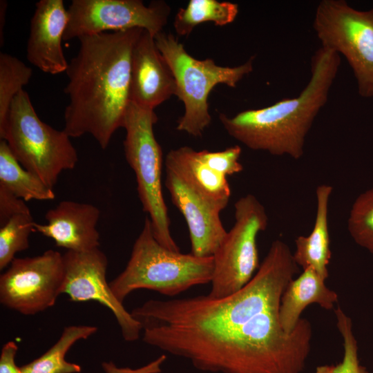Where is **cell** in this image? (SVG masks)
Returning <instances> with one entry per match:
<instances>
[{"label": "cell", "mask_w": 373, "mask_h": 373, "mask_svg": "<svg viewBox=\"0 0 373 373\" xmlns=\"http://www.w3.org/2000/svg\"><path fill=\"white\" fill-rule=\"evenodd\" d=\"M30 211L25 201L0 186V226L17 213Z\"/></svg>", "instance_id": "83f0119b"}, {"label": "cell", "mask_w": 373, "mask_h": 373, "mask_svg": "<svg viewBox=\"0 0 373 373\" xmlns=\"http://www.w3.org/2000/svg\"><path fill=\"white\" fill-rule=\"evenodd\" d=\"M166 173L165 186L188 226L191 253L198 257L213 256L227 233L220 216L223 209L172 173Z\"/></svg>", "instance_id": "4fadbf2b"}, {"label": "cell", "mask_w": 373, "mask_h": 373, "mask_svg": "<svg viewBox=\"0 0 373 373\" xmlns=\"http://www.w3.org/2000/svg\"><path fill=\"white\" fill-rule=\"evenodd\" d=\"M99 209L89 203L61 201L49 209L46 223H34V231L52 239L68 251L86 252L99 248Z\"/></svg>", "instance_id": "2e32d148"}, {"label": "cell", "mask_w": 373, "mask_h": 373, "mask_svg": "<svg viewBox=\"0 0 373 373\" xmlns=\"http://www.w3.org/2000/svg\"><path fill=\"white\" fill-rule=\"evenodd\" d=\"M157 119L154 109L129 102L122 127L126 130L124 155L134 171L139 198L149 215L155 238L163 247L180 251L171 233L162 193V151L153 131Z\"/></svg>", "instance_id": "52a82bcc"}, {"label": "cell", "mask_w": 373, "mask_h": 373, "mask_svg": "<svg viewBox=\"0 0 373 373\" xmlns=\"http://www.w3.org/2000/svg\"><path fill=\"white\" fill-rule=\"evenodd\" d=\"M238 13V5L216 0H190L185 8H180L173 22L179 36H189L195 27L204 22L223 26L232 23Z\"/></svg>", "instance_id": "7402d4cb"}, {"label": "cell", "mask_w": 373, "mask_h": 373, "mask_svg": "<svg viewBox=\"0 0 373 373\" xmlns=\"http://www.w3.org/2000/svg\"><path fill=\"white\" fill-rule=\"evenodd\" d=\"M313 27L321 46L345 58L358 94L373 97V6L359 10L344 0H323L316 8Z\"/></svg>", "instance_id": "ba28073f"}, {"label": "cell", "mask_w": 373, "mask_h": 373, "mask_svg": "<svg viewBox=\"0 0 373 373\" xmlns=\"http://www.w3.org/2000/svg\"><path fill=\"white\" fill-rule=\"evenodd\" d=\"M68 21L62 0H40L30 20L27 42L28 61L45 73L66 72L68 62L61 42Z\"/></svg>", "instance_id": "9a60e30c"}, {"label": "cell", "mask_w": 373, "mask_h": 373, "mask_svg": "<svg viewBox=\"0 0 373 373\" xmlns=\"http://www.w3.org/2000/svg\"><path fill=\"white\" fill-rule=\"evenodd\" d=\"M173 73L158 50L154 37L142 30L133 48L130 102L154 109L175 95Z\"/></svg>", "instance_id": "5bb4252c"}, {"label": "cell", "mask_w": 373, "mask_h": 373, "mask_svg": "<svg viewBox=\"0 0 373 373\" xmlns=\"http://www.w3.org/2000/svg\"><path fill=\"white\" fill-rule=\"evenodd\" d=\"M166 171L171 172L209 201L226 208L231 195L227 177L213 169L201 151L184 146L168 152Z\"/></svg>", "instance_id": "e0dca14e"}, {"label": "cell", "mask_w": 373, "mask_h": 373, "mask_svg": "<svg viewBox=\"0 0 373 373\" xmlns=\"http://www.w3.org/2000/svg\"><path fill=\"white\" fill-rule=\"evenodd\" d=\"M347 229L357 245L373 254V188L355 199L347 218Z\"/></svg>", "instance_id": "d4e9b609"}, {"label": "cell", "mask_w": 373, "mask_h": 373, "mask_svg": "<svg viewBox=\"0 0 373 373\" xmlns=\"http://www.w3.org/2000/svg\"><path fill=\"white\" fill-rule=\"evenodd\" d=\"M234 224L213 255L211 289L214 298L226 297L247 285L260 267L256 239L268 225L265 207L252 194L234 204Z\"/></svg>", "instance_id": "9c48e42d"}, {"label": "cell", "mask_w": 373, "mask_h": 373, "mask_svg": "<svg viewBox=\"0 0 373 373\" xmlns=\"http://www.w3.org/2000/svg\"><path fill=\"white\" fill-rule=\"evenodd\" d=\"M93 325H69L64 327L57 341L41 356L21 367L22 373H79L81 367L66 360L70 347L78 341L96 333Z\"/></svg>", "instance_id": "44dd1931"}, {"label": "cell", "mask_w": 373, "mask_h": 373, "mask_svg": "<svg viewBox=\"0 0 373 373\" xmlns=\"http://www.w3.org/2000/svg\"><path fill=\"white\" fill-rule=\"evenodd\" d=\"M143 29L79 37L77 55L66 70L68 97L64 131L70 137L91 135L102 149L123 127L130 102L133 48Z\"/></svg>", "instance_id": "7a4b0ae2"}, {"label": "cell", "mask_w": 373, "mask_h": 373, "mask_svg": "<svg viewBox=\"0 0 373 373\" xmlns=\"http://www.w3.org/2000/svg\"><path fill=\"white\" fill-rule=\"evenodd\" d=\"M30 211L17 213L0 226V269L10 265L18 252L29 247V237L34 231Z\"/></svg>", "instance_id": "cb8c5ba5"}, {"label": "cell", "mask_w": 373, "mask_h": 373, "mask_svg": "<svg viewBox=\"0 0 373 373\" xmlns=\"http://www.w3.org/2000/svg\"><path fill=\"white\" fill-rule=\"evenodd\" d=\"M0 186L24 201L55 199L53 189L23 168L6 140L0 141Z\"/></svg>", "instance_id": "ffe728a7"}, {"label": "cell", "mask_w": 373, "mask_h": 373, "mask_svg": "<svg viewBox=\"0 0 373 373\" xmlns=\"http://www.w3.org/2000/svg\"><path fill=\"white\" fill-rule=\"evenodd\" d=\"M340 64L337 52L321 46L311 59L309 81L298 96L233 117L220 113V121L231 137L250 149L298 160L313 122L327 103Z\"/></svg>", "instance_id": "3957f363"}, {"label": "cell", "mask_w": 373, "mask_h": 373, "mask_svg": "<svg viewBox=\"0 0 373 373\" xmlns=\"http://www.w3.org/2000/svg\"><path fill=\"white\" fill-rule=\"evenodd\" d=\"M333 188L329 184H321L316 189V211L314 227L307 236H300L295 240L293 254L298 266L303 269L312 267L321 277L326 280L329 276L328 265L332 253L328 225L329 202Z\"/></svg>", "instance_id": "d6986e66"}, {"label": "cell", "mask_w": 373, "mask_h": 373, "mask_svg": "<svg viewBox=\"0 0 373 373\" xmlns=\"http://www.w3.org/2000/svg\"><path fill=\"white\" fill-rule=\"evenodd\" d=\"M166 359V356L162 354L151 363L137 369L118 367L111 361L102 363V367L105 373H160Z\"/></svg>", "instance_id": "f1b7e54d"}, {"label": "cell", "mask_w": 373, "mask_h": 373, "mask_svg": "<svg viewBox=\"0 0 373 373\" xmlns=\"http://www.w3.org/2000/svg\"><path fill=\"white\" fill-rule=\"evenodd\" d=\"M298 271L289 246L274 240L242 289L220 298L200 295L149 300L132 316L143 341L212 373H280L293 341L280 323L283 294Z\"/></svg>", "instance_id": "6da1fadb"}, {"label": "cell", "mask_w": 373, "mask_h": 373, "mask_svg": "<svg viewBox=\"0 0 373 373\" xmlns=\"http://www.w3.org/2000/svg\"><path fill=\"white\" fill-rule=\"evenodd\" d=\"M242 149L235 145L220 151H201L205 162L215 171L225 176L233 175L243 170L240 162Z\"/></svg>", "instance_id": "4316f807"}, {"label": "cell", "mask_w": 373, "mask_h": 373, "mask_svg": "<svg viewBox=\"0 0 373 373\" xmlns=\"http://www.w3.org/2000/svg\"><path fill=\"white\" fill-rule=\"evenodd\" d=\"M32 75L31 68L10 54L0 53V133L3 132L10 105Z\"/></svg>", "instance_id": "603a6c76"}, {"label": "cell", "mask_w": 373, "mask_h": 373, "mask_svg": "<svg viewBox=\"0 0 373 373\" xmlns=\"http://www.w3.org/2000/svg\"><path fill=\"white\" fill-rule=\"evenodd\" d=\"M0 138L23 168L52 189L61 173L78 161L70 137L41 120L24 89L12 102Z\"/></svg>", "instance_id": "8992f818"}, {"label": "cell", "mask_w": 373, "mask_h": 373, "mask_svg": "<svg viewBox=\"0 0 373 373\" xmlns=\"http://www.w3.org/2000/svg\"><path fill=\"white\" fill-rule=\"evenodd\" d=\"M64 280L62 294L70 300H95L109 309L121 329L124 339L133 342L140 337L142 325L113 294L106 280L108 258L99 248L86 252L67 251L63 254Z\"/></svg>", "instance_id": "7c38bea8"}, {"label": "cell", "mask_w": 373, "mask_h": 373, "mask_svg": "<svg viewBox=\"0 0 373 373\" xmlns=\"http://www.w3.org/2000/svg\"><path fill=\"white\" fill-rule=\"evenodd\" d=\"M334 313L336 327L343 338L344 354L340 363L332 365L331 373H368L358 359L357 341L351 318L340 307L336 309Z\"/></svg>", "instance_id": "484cf974"}, {"label": "cell", "mask_w": 373, "mask_h": 373, "mask_svg": "<svg viewBox=\"0 0 373 373\" xmlns=\"http://www.w3.org/2000/svg\"><path fill=\"white\" fill-rule=\"evenodd\" d=\"M332 365L321 366L317 368L316 373H331Z\"/></svg>", "instance_id": "4dcf8cb0"}, {"label": "cell", "mask_w": 373, "mask_h": 373, "mask_svg": "<svg viewBox=\"0 0 373 373\" xmlns=\"http://www.w3.org/2000/svg\"><path fill=\"white\" fill-rule=\"evenodd\" d=\"M325 280L312 267L294 278L282 295L278 316L283 329L291 332L296 326L303 311L309 305L318 304L331 310L338 302V294L327 287Z\"/></svg>", "instance_id": "ac0fdd59"}, {"label": "cell", "mask_w": 373, "mask_h": 373, "mask_svg": "<svg viewBox=\"0 0 373 373\" xmlns=\"http://www.w3.org/2000/svg\"><path fill=\"white\" fill-rule=\"evenodd\" d=\"M213 270V256L182 254L160 245L146 216L126 267L109 284L122 303L129 294L140 289L173 296L193 286L211 283Z\"/></svg>", "instance_id": "277c9868"}, {"label": "cell", "mask_w": 373, "mask_h": 373, "mask_svg": "<svg viewBox=\"0 0 373 373\" xmlns=\"http://www.w3.org/2000/svg\"><path fill=\"white\" fill-rule=\"evenodd\" d=\"M18 346L14 341L5 343L0 355V373H22L21 367L15 363Z\"/></svg>", "instance_id": "f546056e"}, {"label": "cell", "mask_w": 373, "mask_h": 373, "mask_svg": "<svg viewBox=\"0 0 373 373\" xmlns=\"http://www.w3.org/2000/svg\"><path fill=\"white\" fill-rule=\"evenodd\" d=\"M170 10L164 1L146 6L141 0H73L64 41L133 28L145 30L155 37L163 31Z\"/></svg>", "instance_id": "30bf717a"}, {"label": "cell", "mask_w": 373, "mask_h": 373, "mask_svg": "<svg viewBox=\"0 0 373 373\" xmlns=\"http://www.w3.org/2000/svg\"><path fill=\"white\" fill-rule=\"evenodd\" d=\"M64 275L63 254L57 251L15 258L0 276V302L23 315L38 314L55 304Z\"/></svg>", "instance_id": "8fae6325"}, {"label": "cell", "mask_w": 373, "mask_h": 373, "mask_svg": "<svg viewBox=\"0 0 373 373\" xmlns=\"http://www.w3.org/2000/svg\"><path fill=\"white\" fill-rule=\"evenodd\" d=\"M154 38L173 73L175 95L184 104V112L176 128L191 136L200 137L211 122L208 98L212 89L218 84L235 88L252 72L254 57L237 66H220L212 59L198 60L190 55L171 33L162 31Z\"/></svg>", "instance_id": "5b68a950"}]
</instances>
